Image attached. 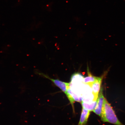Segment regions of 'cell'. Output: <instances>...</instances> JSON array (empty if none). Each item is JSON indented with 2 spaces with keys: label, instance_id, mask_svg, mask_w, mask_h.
<instances>
[{
  "label": "cell",
  "instance_id": "obj_1",
  "mask_svg": "<svg viewBox=\"0 0 125 125\" xmlns=\"http://www.w3.org/2000/svg\"><path fill=\"white\" fill-rule=\"evenodd\" d=\"M101 121L115 125H124L118 119L111 104L104 98L101 115Z\"/></svg>",
  "mask_w": 125,
  "mask_h": 125
},
{
  "label": "cell",
  "instance_id": "obj_2",
  "mask_svg": "<svg viewBox=\"0 0 125 125\" xmlns=\"http://www.w3.org/2000/svg\"><path fill=\"white\" fill-rule=\"evenodd\" d=\"M106 73L104 74L101 77H98V79L95 82L90 86L93 90L94 98L93 101L97 100L98 94H99L102 83V80Z\"/></svg>",
  "mask_w": 125,
  "mask_h": 125
},
{
  "label": "cell",
  "instance_id": "obj_3",
  "mask_svg": "<svg viewBox=\"0 0 125 125\" xmlns=\"http://www.w3.org/2000/svg\"><path fill=\"white\" fill-rule=\"evenodd\" d=\"M38 74L42 75L45 77L51 80L55 84L57 87H59L65 94H66L67 90L70 87V83L62 82L58 79H54L50 78L48 76L45 75L42 73H37Z\"/></svg>",
  "mask_w": 125,
  "mask_h": 125
},
{
  "label": "cell",
  "instance_id": "obj_4",
  "mask_svg": "<svg viewBox=\"0 0 125 125\" xmlns=\"http://www.w3.org/2000/svg\"><path fill=\"white\" fill-rule=\"evenodd\" d=\"M104 97L103 94V89L101 88L98 94L97 100V104L96 108L93 111L96 115L101 116Z\"/></svg>",
  "mask_w": 125,
  "mask_h": 125
},
{
  "label": "cell",
  "instance_id": "obj_5",
  "mask_svg": "<svg viewBox=\"0 0 125 125\" xmlns=\"http://www.w3.org/2000/svg\"><path fill=\"white\" fill-rule=\"evenodd\" d=\"M90 111L83 108L81 114L80 120L79 125H85L87 123L90 115Z\"/></svg>",
  "mask_w": 125,
  "mask_h": 125
},
{
  "label": "cell",
  "instance_id": "obj_6",
  "mask_svg": "<svg viewBox=\"0 0 125 125\" xmlns=\"http://www.w3.org/2000/svg\"><path fill=\"white\" fill-rule=\"evenodd\" d=\"M88 67H87V71L88 76L85 78H84L83 82L89 85H90L93 83L95 82L98 79V77L93 76L90 72Z\"/></svg>",
  "mask_w": 125,
  "mask_h": 125
},
{
  "label": "cell",
  "instance_id": "obj_7",
  "mask_svg": "<svg viewBox=\"0 0 125 125\" xmlns=\"http://www.w3.org/2000/svg\"><path fill=\"white\" fill-rule=\"evenodd\" d=\"M82 104L83 108L91 111H93L96 108L97 104V100L93 101L91 103H87L82 101Z\"/></svg>",
  "mask_w": 125,
  "mask_h": 125
}]
</instances>
